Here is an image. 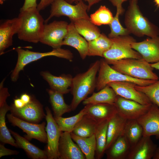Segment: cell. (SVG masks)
<instances>
[{
    "label": "cell",
    "instance_id": "obj_35",
    "mask_svg": "<svg viewBox=\"0 0 159 159\" xmlns=\"http://www.w3.org/2000/svg\"><path fill=\"white\" fill-rule=\"evenodd\" d=\"M85 114V109L84 107L79 112L73 116L68 117H60L54 118L61 131L71 132L76 125Z\"/></svg>",
    "mask_w": 159,
    "mask_h": 159
},
{
    "label": "cell",
    "instance_id": "obj_36",
    "mask_svg": "<svg viewBox=\"0 0 159 159\" xmlns=\"http://www.w3.org/2000/svg\"><path fill=\"white\" fill-rule=\"evenodd\" d=\"M91 21L96 26L109 25L114 16L110 10L105 6L101 5L90 16Z\"/></svg>",
    "mask_w": 159,
    "mask_h": 159
},
{
    "label": "cell",
    "instance_id": "obj_43",
    "mask_svg": "<svg viewBox=\"0 0 159 159\" xmlns=\"http://www.w3.org/2000/svg\"><path fill=\"white\" fill-rule=\"evenodd\" d=\"M67 2L72 4V3L74 2L77 3V2L81 1H86L88 3V11H89V10L91 9V8L92 6L94 5V4H97L102 0H65Z\"/></svg>",
    "mask_w": 159,
    "mask_h": 159
},
{
    "label": "cell",
    "instance_id": "obj_18",
    "mask_svg": "<svg viewBox=\"0 0 159 159\" xmlns=\"http://www.w3.org/2000/svg\"><path fill=\"white\" fill-rule=\"evenodd\" d=\"M21 21L18 17L8 19L0 25V54H3L5 49L13 44V37L17 34Z\"/></svg>",
    "mask_w": 159,
    "mask_h": 159
},
{
    "label": "cell",
    "instance_id": "obj_33",
    "mask_svg": "<svg viewBox=\"0 0 159 159\" xmlns=\"http://www.w3.org/2000/svg\"><path fill=\"white\" fill-rule=\"evenodd\" d=\"M10 110V106L6 102L0 103V140L3 144H8L17 147L15 140L11 136L5 122L6 114Z\"/></svg>",
    "mask_w": 159,
    "mask_h": 159
},
{
    "label": "cell",
    "instance_id": "obj_17",
    "mask_svg": "<svg viewBox=\"0 0 159 159\" xmlns=\"http://www.w3.org/2000/svg\"><path fill=\"white\" fill-rule=\"evenodd\" d=\"M143 129V136L154 135L159 139V107L152 103L145 114L137 119Z\"/></svg>",
    "mask_w": 159,
    "mask_h": 159
},
{
    "label": "cell",
    "instance_id": "obj_37",
    "mask_svg": "<svg viewBox=\"0 0 159 159\" xmlns=\"http://www.w3.org/2000/svg\"><path fill=\"white\" fill-rule=\"evenodd\" d=\"M135 88L144 94L151 102L159 107V80L145 86L136 85Z\"/></svg>",
    "mask_w": 159,
    "mask_h": 159
},
{
    "label": "cell",
    "instance_id": "obj_42",
    "mask_svg": "<svg viewBox=\"0 0 159 159\" xmlns=\"http://www.w3.org/2000/svg\"><path fill=\"white\" fill-rule=\"evenodd\" d=\"M55 0H40L37 5V8L39 11L44 10L49 5H51Z\"/></svg>",
    "mask_w": 159,
    "mask_h": 159
},
{
    "label": "cell",
    "instance_id": "obj_40",
    "mask_svg": "<svg viewBox=\"0 0 159 159\" xmlns=\"http://www.w3.org/2000/svg\"><path fill=\"white\" fill-rule=\"evenodd\" d=\"M112 4L116 8V12L118 13L120 15L124 11V9L122 7V4L124 2L129 0H109Z\"/></svg>",
    "mask_w": 159,
    "mask_h": 159
},
{
    "label": "cell",
    "instance_id": "obj_26",
    "mask_svg": "<svg viewBox=\"0 0 159 159\" xmlns=\"http://www.w3.org/2000/svg\"><path fill=\"white\" fill-rule=\"evenodd\" d=\"M71 22L77 32L88 42L96 39L101 34L100 29L90 19H81Z\"/></svg>",
    "mask_w": 159,
    "mask_h": 159
},
{
    "label": "cell",
    "instance_id": "obj_15",
    "mask_svg": "<svg viewBox=\"0 0 159 159\" xmlns=\"http://www.w3.org/2000/svg\"><path fill=\"white\" fill-rule=\"evenodd\" d=\"M132 48L149 63L159 62V37H149L140 42L132 43Z\"/></svg>",
    "mask_w": 159,
    "mask_h": 159
},
{
    "label": "cell",
    "instance_id": "obj_21",
    "mask_svg": "<svg viewBox=\"0 0 159 159\" xmlns=\"http://www.w3.org/2000/svg\"><path fill=\"white\" fill-rule=\"evenodd\" d=\"M86 114L99 123L109 120L117 113L114 105L107 104H88L84 107Z\"/></svg>",
    "mask_w": 159,
    "mask_h": 159
},
{
    "label": "cell",
    "instance_id": "obj_23",
    "mask_svg": "<svg viewBox=\"0 0 159 159\" xmlns=\"http://www.w3.org/2000/svg\"><path fill=\"white\" fill-rule=\"evenodd\" d=\"M131 148L123 134L120 136L105 151L107 159H127Z\"/></svg>",
    "mask_w": 159,
    "mask_h": 159
},
{
    "label": "cell",
    "instance_id": "obj_44",
    "mask_svg": "<svg viewBox=\"0 0 159 159\" xmlns=\"http://www.w3.org/2000/svg\"><path fill=\"white\" fill-rule=\"evenodd\" d=\"M13 104L16 107L18 108H21L25 105L20 98L15 99L14 100Z\"/></svg>",
    "mask_w": 159,
    "mask_h": 159
},
{
    "label": "cell",
    "instance_id": "obj_28",
    "mask_svg": "<svg viewBox=\"0 0 159 159\" xmlns=\"http://www.w3.org/2000/svg\"><path fill=\"white\" fill-rule=\"evenodd\" d=\"M87 56H98L103 57L104 53L108 50L112 44L111 38L102 33L93 40L88 42Z\"/></svg>",
    "mask_w": 159,
    "mask_h": 159
},
{
    "label": "cell",
    "instance_id": "obj_9",
    "mask_svg": "<svg viewBox=\"0 0 159 159\" xmlns=\"http://www.w3.org/2000/svg\"><path fill=\"white\" fill-rule=\"evenodd\" d=\"M68 25L67 22L63 21L45 23L40 42L53 49L61 48L67 33Z\"/></svg>",
    "mask_w": 159,
    "mask_h": 159
},
{
    "label": "cell",
    "instance_id": "obj_27",
    "mask_svg": "<svg viewBox=\"0 0 159 159\" xmlns=\"http://www.w3.org/2000/svg\"><path fill=\"white\" fill-rule=\"evenodd\" d=\"M117 95L113 89L107 85L97 92L93 93L83 101L84 105L96 104L114 105Z\"/></svg>",
    "mask_w": 159,
    "mask_h": 159
},
{
    "label": "cell",
    "instance_id": "obj_29",
    "mask_svg": "<svg viewBox=\"0 0 159 159\" xmlns=\"http://www.w3.org/2000/svg\"><path fill=\"white\" fill-rule=\"evenodd\" d=\"M47 92L54 112V117H62L64 114L72 111L71 106L65 102L63 94L50 89Z\"/></svg>",
    "mask_w": 159,
    "mask_h": 159
},
{
    "label": "cell",
    "instance_id": "obj_41",
    "mask_svg": "<svg viewBox=\"0 0 159 159\" xmlns=\"http://www.w3.org/2000/svg\"><path fill=\"white\" fill-rule=\"evenodd\" d=\"M37 1V0H24V4L20 10H24L32 7H37L38 4Z\"/></svg>",
    "mask_w": 159,
    "mask_h": 159
},
{
    "label": "cell",
    "instance_id": "obj_32",
    "mask_svg": "<svg viewBox=\"0 0 159 159\" xmlns=\"http://www.w3.org/2000/svg\"><path fill=\"white\" fill-rule=\"evenodd\" d=\"M71 137L85 155L86 159H94L96 150V142L95 135L88 137L77 136L70 132Z\"/></svg>",
    "mask_w": 159,
    "mask_h": 159
},
{
    "label": "cell",
    "instance_id": "obj_46",
    "mask_svg": "<svg viewBox=\"0 0 159 159\" xmlns=\"http://www.w3.org/2000/svg\"><path fill=\"white\" fill-rule=\"evenodd\" d=\"M152 158L153 159H159V147H157Z\"/></svg>",
    "mask_w": 159,
    "mask_h": 159
},
{
    "label": "cell",
    "instance_id": "obj_39",
    "mask_svg": "<svg viewBox=\"0 0 159 159\" xmlns=\"http://www.w3.org/2000/svg\"><path fill=\"white\" fill-rule=\"evenodd\" d=\"M19 153V152L16 150H12L6 148L4 144H0V158L2 156L11 155H16Z\"/></svg>",
    "mask_w": 159,
    "mask_h": 159
},
{
    "label": "cell",
    "instance_id": "obj_4",
    "mask_svg": "<svg viewBox=\"0 0 159 159\" xmlns=\"http://www.w3.org/2000/svg\"><path fill=\"white\" fill-rule=\"evenodd\" d=\"M111 67L117 71L128 76L141 79L158 80L159 78L153 72L150 64L143 58H127L118 60L104 59Z\"/></svg>",
    "mask_w": 159,
    "mask_h": 159
},
{
    "label": "cell",
    "instance_id": "obj_24",
    "mask_svg": "<svg viewBox=\"0 0 159 159\" xmlns=\"http://www.w3.org/2000/svg\"><path fill=\"white\" fill-rule=\"evenodd\" d=\"M126 121L127 120L117 113L109 120L105 150L120 136L124 134Z\"/></svg>",
    "mask_w": 159,
    "mask_h": 159
},
{
    "label": "cell",
    "instance_id": "obj_22",
    "mask_svg": "<svg viewBox=\"0 0 159 159\" xmlns=\"http://www.w3.org/2000/svg\"><path fill=\"white\" fill-rule=\"evenodd\" d=\"M40 75L48 83L50 89L63 94L70 91L73 77L69 74L55 76L47 71H42Z\"/></svg>",
    "mask_w": 159,
    "mask_h": 159
},
{
    "label": "cell",
    "instance_id": "obj_12",
    "mask_svg": "<svg viewBox=\"0 0 159 159\" xmlns=\"http://www.w3.org/2000/svg\"><path fill=\"white\" fill-rule=\"evenodd\" d=\"M7 117L12 125L18 127L26 133L24 137L28 140L34 139L43 143H47L45 122L40 124L28 122L15 116L11 113L8 114Z\"/></svg>",
    "mask_w": 159,
    "mask_h": 159
},
{
    "label": "cell",
    "instance_id": "obj_2",
    "mask_svg": "<svg viewBox=\"0 0 159 159\" xmlns=\"http://www.w3.org/2000/svg\"><path fill=\"white\" fill-rule=\"evenodd\" d=\"M100 60L92 63L86 72L73 77L70 91L73 98L70 105L74 111L82 101L96 88V74L100 67Z\"/></svg>",
    "mask_w": 159,
    "mask_h": 159
},
{
    "label": "cell",
    "instance_id": "obj_3",
    "mask_svg": "<svg viewBox=\"0 0 159 159\" xmlns=\"http://www.w3.org/2000/svg\"><path fill=\"white\" fill-rule=\"evenodd\" d=\"M18 17L21 21L20 26L17 33L18 38L34 43L40 42L45 20L37 7L20 10Z\"/></svg>",
    "mask_w": 159,
    "mask_h": 159
},
{
    "label": "cell",
    "instance_id": "obj_5",
    "mask_svg": "<svg viewBox=\"0 0 159 159\" xmlns=\"http://www.w3.org/2000/svg\"><path fill=\"white\" fill-rule=\"evenodd\" d=\"M15 50L17 54L18 58L15 67L11 75V80L13 82L17 81L20 72L26 65L32 62L48 56H55L69 61H72L73 58V54L70 51L61 48L45 52H33L19 47L15 48Z\"/></svg>",
    "mask_w": 159,
    "mask_h": 159
},
{
    "label": "cell",
    "instance_id": "obj_49",
    "mask_svg": "<svg viewBox=\"0 0 159 159\" xmlns=\"http://www.w3.org/2000/svg\"><path fill=\"white\" fill-rule=\"evenodd\" d=\"M6 0H0V4H2Z\"/></svg>",
    "mask_w": 159,
    "mask_h": 159
},
{
    "label": "cell",
    "instance_id": "obj_6",
    "mask_svg": "<svg viewBox=\"0 0 159 159\" xmlns=\"http://www.w3.org/2000/svg\"><path fill=\"white\" fill-rule=\"evenodd\" d=\"M98 75L96 79V89L99 91L110 83L115 81H127L139 86L152 84L157 80H145L134 78L122 74L112 68L104 59L100 60Z\"/></svg>",
    "mask_w": 159,
    "mask_h": 159
},
{
    "label": "cell",
    "instance_id": "obj_13",
    "mask_svg": "<svg viewBox=\"0 0 159 159\" xmlns=\"http://www.w3.org/2000/svg\"><path fill=\"white\" fill-rule=\"evenodd\" d=\"M10 106L11 114L25 121L37 123L45 116L42 105L33 97H31L30 102L22 108L16 107L13 104Z\"/></svg>",
    "mask_w": 159,
    "mask_h": 159
},
{
    "label": "cell",
    "instance_id": "obj_34",
    "mask_svg": "<svg viewBox=\"0 0 159 159\" xmlns=\"http://www.w3.org/2000/svg\"><path fill=\"white\" fill-rule=\"evenodd\" d=\"M143 129L137 120H127L124 134L129 142L131 148L143 136Z\"/></svg>",
    "mask_w": 159,
    "mask_h": 159
},
{
    "label": "cell",
    "instance_id": "obj_11",
    "mask_svg": "<svg viewBox=\"0 0 159 159\" xmlns=\"http://www.w3.org/2000/svg\"><path fill=\"white\" fill-rule=\"evenodd\" d=\"M152 103L143 105L117 95L114 105L117 113L126 120H137L149 110Z\"/></svg>",
    "mask_w": 159,
    "mask_h": 159
},
{
    "label": "cell",
    "instance_id": "obj_48",
    "mask_svg": "<svg viewBox=\"0 0 159 159\" xmlns=\"http://www.w3.org/2000/svg\"><path fill=\"white\" fill-rule=\"evenodd\" d=\"M154 2L155 5L158 7H159V0H154Z\"/></svg>",
    "mask_w": 159,
    "mask_h": 159
},
{
    "label": "cell",
    "instance_id": "obj_1",
    "mask_svg": "<svg viewBox=\"0 0 159 159\" xmlns=\"http://www.w3.org/2000/svg\"><path fill=\"white\" fill-rule=\"evenodd\" d=\"M138 0H130L124 16L125 28L130 34L138 37L158 36L159 29L144 16L138 5Z\"/></svg>",
    "mask_w": 159,
    "mask_h": 159
},
{
    "label": "cell",
    "instance_id": "obj_19",
    "mask_svg": "<svg viewBox=\"0 0 159 159\" xmlns=\"http://www.w3.org/2000/svg\"><path fill=\"white\" fill-rule=\"evenodd\" d=\"M157 147L150 136H143L131 148L127 159H150Z\"/></svg>",
    "mask_w": 159,
    "mask_h": 159
},
{
    "label": "cell",
    "instance_id": "obj_31",
    "mask_svg": "<svg viewBox=\"0 0 159 159\" xmlns=\"http://www.w3.org/2000/svg\"><path fill=\"white\" fill-rule=\"evenodd\" d=\"M98 123L85 114L74 126L72 132L82 137H88L95 133Z\"/></svg>",
    "mask_w": 159,
    "mask_h": 159
},
{
    "label": "cell",
    "instance_id": "obj_10",
    "mask_svg": "<svg viewBox=\"0 0 159 159\" xmlns=\"http://www.w3.org/2000/svg\"><path fill=\"white\" fill-rule=\"evenodd\" d=\"M45 110V117L47 122L45 130L47 144L45 151L47 159H58V147L62 131L59 130L49 108L46 107Z\"/></svg>",
    "mask_w": 159,
    "mask_h": 159
},
{
    "label": "cell",
    "instance_id": "obj_7",
    "mask_svg": "<svg viewBox=\"0 0 159 159\" xmlns=\"http://www.w3.org/2000/svg\"><path fill=\"white\" fill-rule=\"evenodd\" d=\"M111 39L112 44L110 48L104 53L103 57L104 59L118 60L127 58H143L140 54L132 48V43L136 41L130 35L120 36Z\"/></svg>",
    "mask_w": 159,
    "mask_h": 159
},
{
    "label": "cell",
    "instance_id": "obj_16",
    "mask_svg": "<svg viewBox=\"0 0 159 159\" xmlns=\"http://www.w3.org/2000/svg\"><path fill=\"white\" fill-rule=\"evenodd\" d=\"M72 140L70 132H62L58 147V159H86L79 146Z\"/></svg>",
    "mask_w": 159,
    "mask_h": 159
},
{
    "label": "cell",
    "instance_id": "obj_30",
    "mask_svg": "<svg viewBox=\"0 0 159 159\" xmlns=\"http://www.w3.org/2000/svg\"><path fill=\"white\" fill-rule=\"evenodd\" d=\"M109 120L99 123L94 134L96 142L95 158L100 159L105 153Z\"/></svg>",
    "mask_w": 159,
    "mask_h": 159
},
{
    "label": "cell",
    "instance_id": "obj_45",
    "mask_svg": "<svg viewBox=\"0 0 159 159\" xmlns=\"http://www.w3.org/2000/svg\"><path fill=\"white\" fill-rule=\"evenodd\" d=\"M20 98L25 104H26L30 102L31 97L26 93H24L21 95Z\"/></svg>",
    "mask_w": 159,
    "mask_h": 159
},
{
    "label": "cell",
    "instance_id": "obj_47",
    "mask_svg": "<svg viewBox=\"0 0 159 159\" xmlns=\"http://www.w3.org/2000/svg\"><path fill=\"white\" fill-rule=\"evenodd\" d=\"M150 64L153 68L159 70V62Z\"/></svg>",
    "mask_w": 159,
    "mask_h": 159
},
{
    "label": "cell",
    "instance_id": "obj_8",
    "mask_svg": "<svg viewBox=\"0 0 159 159\" xmlns=\"http://www.w3.org/2000/svg\"><path fill=\"white\" fill-rule=\"evenodd\" d=\"M75 5L70 4L65 0H55L51 4L49 16L44 21L47 22L53 17L65 16L68 17L71 21L81 19H90L87 11L88 6L81 1Z\"/></svg>",
    "mask_w": 159,
    "mask_h": 159
},
{
    "label": "cell",
    "instance_id": "obj_20",
    "mask_svg": "<svg viewBox=\"0 0 159 159\" xmlns=\"http://www.w3.org/2000/svg\"><path fill=\"white\" fill-rule=\"evenodd\" d=\"M62 45L69 46L75 48L82 59H85L87 56L88 42L77 32L72 22L69 24L67 33Z\"/></svg>",
    "mask_w": 159,
    "mask_h": 159
},
{
    "label": "cell",
    "instance_id": "obj_25",
    "mask_svg": "<svg viewBox=\"0 0 159 159\" xmlns=\"http://www.w3.org/2000/svg\"><path fill=\"white\" fill-rule=\"evenodd\" d=\"M15 139L17 147L23 149L29 157L33 159H47V157L45 150H42L32 144L25 137L9 129Z\"/></svg>",
    "mask_w": 159,
    "mask_h": 159
},
{
    "label": "cell",
    "instance_id": "obj_14",
    "mask_svg": "<svg viewBox=\"0 0 159 159\" xmlns=\"http://www.w3.org/2000/svg\"><path fill=\"white\" fill-rule=\"evenodd\" d=\"M136 85L134 83L127 81L113 82L107 85L113 89L117 95L143 105L152 103L144 94L135 88Z\"/></svg>",
    "mask_w": 159,
    "mask_h": 159
},
{
    "label": "cell",
    "instance_id": "obj_38",
    "mask_svg": "<svg viewBox=\"0 0 159 159\" xmlns=\"http://www.w3.org/2000/svg\"><path fill=\"white\" fill-rule=\"evenodd\" d=\"M120 14L116 12L115 16L109 25L110 28V32L108 35V37L112 38L120 36L129 35L130 33L126 28L121 24L119 20Z\"/></svg>",
    "mask_w": 159,
    "mask_h": 159
}]
</instances>
